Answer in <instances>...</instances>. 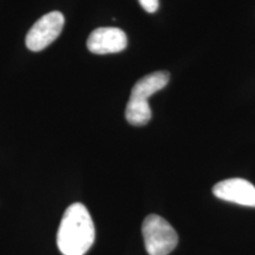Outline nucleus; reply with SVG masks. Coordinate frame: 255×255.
I'll return each mask as SVG.
<instances>
[{"instance_id":"nucleus-3","label":"nucleus","mask_w":255,"mask_h":255,"mask_svg":"<svg viewBox=\"0 0 255 255\" xmlns=\"http://www.w3.org/2000/svg\"><path fill=\"white\" fill-rule=\"evenodd\" d=\"M142 235L149 255H169L178 244V235L173 226L156 214H150L144 219Z\"/></svg>"},{"instance_id":"nucleus-1","label":"nucleus","mask_w":255,"mask_h":255,"mask_svg":"<svg viewBox=\"0 0 255 255\" xmlns=\"http://www.w3.org/2000/svg\"><path fill=\"white\" fill-rule=\"evenodd\" d=\"M95 242V225L83 203H72L64 212L57 233V245L63 255H85Z\"/></svg>"},{"instance_id":"nucleus-4","label":"nucleus","mask_w":255,"mask_h":255,"mask_svg":"<svg viewBox=\"0 0 255 255\" xmlns=\"http://www.w3.org/2000/svg\"><path fill=\"white\" fill-rule=\"evenodd\" d=\"M64 24H65V18L58 11L44 14L27 32L25 39L27 49L33 52H39L45 49L59 37Z\"/></svg>"},{"instance_id":"nucleus-5","label":"nucleus","mask_w":255,"mask_h":255,"mask_svg":"<svg viewBox=\"0 0 255 255\" xmlns=\"http://www.w3.org/2000/svg\"><path fill=\"white\" fill-rule=\"evenodd\" d=\"M213 194L220 200L255 208V186L244 178H228L213 187Z\"/></svg>"},{"instance_id":"nucleus-2","label":"nucleus","mask_w":255,"mask_h":255,"mask_svg":"<svg viewBox=\"0 0 255 255\" xmlns=\"http://www.w3.org/2000/svg\"><path fill=\"white\" fill-rule=\"evenodd\" d=\"M170 75L167 71H156L146 75L133 85L126 109V119L131 126H145L151 120V108L148 98L167 87Z\"/></svg>"},{"instance_id":"nucleus-6","label":"nucleus","mask_w":255,"mask_h":255,"mask_svg":"<svg viewBox=\"0 0 255 255\" xmlns=\"http://www.w3.org/2000/svg\"><path fill=\"white\" fill-rule=\"evenodd\" d=\"M88 49L95 55L117 53L126 49L128 38L124 31L117 27H98L88 38Z\"/></svg>"},{"instance_id":"nucleus-7","label":"nucleus","mask_w":255,"mask_h":255,"mask_svg":"<svg viewBox=\"0 0 255 255\" xmlns=\"http://www.w3.org/2000/svg\"><path fill=\"white\" fill-rule=\"evenodd\" d=\"M138 1L143 7V9L148 12V13H155V12L158 9V6H159L158 0H138Z\"/></svg>"}]
</instances>
